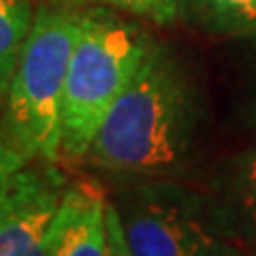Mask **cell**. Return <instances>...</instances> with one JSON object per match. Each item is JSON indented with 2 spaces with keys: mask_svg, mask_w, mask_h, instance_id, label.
Listing matches in <instances>:
<instances>
[{
  "mask_svg": "<svg viewBox=\"0 0 256 256\" xmlns=\"http://www.w3.org/2000/svg\"><path fill=\"white\" fill-rule=\"evenodd\" d=\"M198 107L178 60L152 43L141 66L102 120L88 162L116 173H162L192 148Z\"/></svg>",
  "mask_w": 256,
  "mask_h": 256,
  "instance_id": "obj_1",
  "label": "cell"
},
{
  "mask_svg": "<svg viewBox=\"0 0 256 256\" xmlns=\"http://www.w3.org/2000/svg\"><path fill=\"white\" fill-rule=\"evenodd\" d=\"M150 36L107 9L82 13L62 100L60 154L68 162L88 158L102 120L137 73Z\"/></svg>",
  "mask_w": 256,
  "mask_h": 256,
  "instance_id": "obj_2",
  "label": "cell"
},
{
  "mask_svg": "<svg viewBox=\"0 0 256 256\" xmlns=\"http://www.w3.org/2000/svg\"><path fill=\"white\" fill-rule=\"evenodd\" d=\"M79 20L82 13L66 2L36 6L0 120L30 160L56 164L62 158L64 84Z\"/></svg>",
  "mask_w": 256,
  "mask_h": 256,
  "instance_id": "obj_3",
  "label": "cell"
},
{
  "mask_svg": "<svg viewBox=\"0 0 256 256\" xmlns=\"http://www.w3.org/2000/svg\"><path fill=\"white\" fill-rule=\"evenodd\" d=\"M132 256H194L214 239L205 196L175 184H146L114 203Z\"/></svg>",
  "mask_w": 256,
  "mask_h": 256,
  "instance_id": "obj_4",
  "label": "cell"
},
{
  "mask_svg": "<svg viewBox=\"0 0 256 256\" xmlns=\"http://www.w3.org/2000/svg\"><path fill=\"white\" fill-rule=\"evenodd\" d=\"M64 190L54 162L22 166L0 205V256H47V230Z\"/></svg>",
  "mask_w": 256,
  "mask_h": 256,
  "instance_id": "obj_5",
  "label": "cell"
},
{
  "mask_svg": "<svg viewBox=\"0 0 256 256\" xmlns=\"http://www.w3.org/2000/svg\"><path fill=\"white\" fill-rule=\"evenodd\" d=\"M107 192L96 180H75L47 230V256H107Z\"/></svg>",
  "mask_w": 256,
  "mask_h": 256,
  "instance_id": "obj_6",
  "label": "cell"
},
{
  "mask_svg": "<svg viewBox=\"0 0 256 256\" xmlns=\"http://www.w3.org/2000/svg\"><path fill=\"white\" fill-rule=\"evenodd\" d=\"M212 233L239 248H256V148L230 158L205 194Z\"/></svg>",
  "mask_w": 256,
  "mask_h": 256,
  "instance_id": "obj_7",
  "label": "cell"
},
{
  "mask_svg": "<svg viewBox=\"0 0 256 256\" xmlns=\"http://www.w3.org/2000/svg\"><path fill=\"white\" fill-rule=\"evenodd\" d=\"M34 13L32 0H0V111L4 109Z\"/></svg>",
  "mask_w": 256,
  "mask_h": 256,
  "instance_id": "obj_8",
  "label": "cell"
},
{
  "mask_svg": "<svg viewBox=\"0 0 256 256\" xmlns=\"http://www.w3.org/2000/svg\"><path fill=\"white\" fill-rule=\"evenodd\" d=\"M198 26L218 34H256V0H184Z\"/></svg>",
  "mask_w": 256,
  "mask_h": 256,
  "instance_id": "obj_9",
  "label": "cell"
},
{
  "mask_svg": "<svg viewBox=\"0 0 256 256\" xmlns=\"http://www.w3.org/2000/svg\"><path fill=\"white\" fill-rule=\"evenodd\" d=\"M28 162V154L13 141V137L4 130L2 122H0V205H2L18 171Z\"/></svg>",
  "mask_w": 256,
  "mask_h": 256,
  "instance_id": "obj_10",
  "label": "cell"
},
{
  "mask_svg": "<svg viewBox=\"0 0 256 256\" xmlns=\"http://www.w3.org/2000/svg\"><path fill=\"white\" fill-rule=\"evenodd\" d=\"M98 2L124 13L148 18L156 24H171L178 15L180 0H98Z\"/></svg>",
  "mask_w": 256,
  "mask_h": 256,
  "instance_id": "obj_11",
  "label": "cell"
},
{
  "mask_svg": "<svg viewBox=\"0 0 256 256\" xmlns=\"http://www.w3.org/2000/svg\"><path fill=\"white\" fill-rule=\"evenodd\" d=\"M107 256H132L130 248L126 244L114 201H109V210H107Z\"/></svg>",
  "mask_w": 256,
  "mask_h": 256,
  "instance_id": "obj_12",
  "label": "cell"
},
{
  "mask_svg": "<svg viewBox=\"0 0 256 256\" xmlns=\"http://www.w3.org/2000/svg\"><path fill=\"white\" fill-rule=\"evenodd\" d=\"M194 256H250V254L246 252V248H239V246L230 244V242H224V239L214 237Z\"/></svg>",
  "mask_w": 256,
  "mask_h": 256,
  "instance_id": "obj_13",
  "label": "cell"
}]
</instances>
